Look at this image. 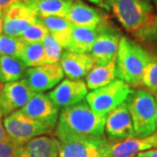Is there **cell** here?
<instances>
[{
	"instance_id": "cell-1",
	"label": "cell",
	"mask_w": 157,
	"mask_h": 157,
	"mask_svg": "<svg viewBox=\"0 0 157 157\" xmlns=\"http://www.w3.org/2000/svg\"><path fill=\"white\" fill-rule=\"evenodd\" d=\"M111 11L135 39L143 42L157 39V14L149 0H113Z\"/></svg>"
},
{
	"instance_id": "cell-2",
	"label": "cell",
	"mask_w": 157,
	"mask_h": 157,
	"mask_svg": "<svg viewBox=\"0 0 157 157\" xmlns=\"http://www.w3.org/2000/svg\"><path fill=\"white\" fill-rule=\"evenodd\" d=\"M106 114L95 113L85 101L63 107L59 113L55 134L66 135H104Z\"/></svg>"
},
{
	"instance_id": "cell-3",
	"label": "cell",
	"mask_w": 157,
	"mask_h": 157,
	"mask_svg": "<svg viewBox=\"0 0 157 157\" xmlns=\"http://www.w3.org/2000/svg\"><path fill=\"white\" fill-rule=\"evenodd\" d=\"M151 56L139 44L122 36L116 56V77L130 86H142L144 73Z\"/></svg>"
},
{
	"instance_id": "cell-4",
	"label": "cell",
	"mask_w": 157,
	"mask_h": 157,
	"mask_svg": "<svg viewBox=\"0 0 157 157\" xmlns=\"http://www.w3.org/2000/svg\"><path fill=\"white\" fill-rule=\"evenodd\" d=\"M133 121L135 138H146L157 130L155 125L156 101L151 92L144 89L133 90L127 101Z\"/></svg>"
},
{
	"instance_id": "cell-5",
	"label": "cell",
	"mask_w": 157,
	"mask_h": 157,
	"mask_svg": "<svg viewBox=\"0 0 157 157\" xmlns=\"http://www.w3.org/2000/svg\"><path fill=\"white\" fill-rule=\"evenodd\" d=\"M59 140V157H112V143L102 136L66 135Z\"/></svg>"
},
{
	"instance_id": "cell-6",
	"label": "cell",
	"mask_w": 157,
	"mask_h": 157,
	"mask_svg": "<svg viewBox=\"0 0 157 157\" xmlns=\"http://www.w3.org/2000/svg\"><path fill=\"white\" fill-rule=\"evenodd\" d=\"M132 92L128 84L116 78L105 86L92 90L86 98L87 104L94 112L107 115L108 113L126 102Z\"/></svg>"
},
{
	"instance_id": "cell-7",
	"label": "cell",
	"mask_w": 157,
	"mask_h": 157,
	"mask_svg": "<svg viewBox=\"0 0 157 157\" xmlns=\"http://www.w3.org/2000/svg\"><path fill=\"white\" fill-rule=\"evenodd\" d=\"M3 124L8 137L20 146L35 137L49 135L53 130L50 126L28 117L19 110L5 118Z\"/></svg>"
},
{
	"instance_id": "cell-8",
	"label": "cell",
	"mask_w": 157,
	"mask_h": 157,
	"mask_svg": "<svg viewBox=\"0 0 157 157\" xmlns=\"http://www.w3.org/2000/svg\"><path fill=\"white\" fill-rule=\"evenodd\" d=\"M64 77L60 63L44 64L26 69L23 80L33 92L43 93L52 89Z\"/></svg>"
},
{
	"instance_id": "cell-9",
	"label": "cell",
	"mask_w": 157,
	"mask_h": 157,
	"mask_svg": "<svg viewBox=\"0 0 157 157\" xmlns=\"http://www.w3.org/2000/svg\"><path fill=\"white\" fill-rule=\"evenodd\" d=\"M35 94L23 79L6 83L0 92V118L5 119L20 110Z\"/></svg>"
},
{
	"instance_id": "cell-10",
	"label": "cell",
	"mask_w": 157,
	"mask_h": 157,
	"mask_svg": "<svg viewBox=\"0 0 157 157\" xmlns=\"http://www.w3.org/2000/svg\"><path fill=\"white\" fill-rule=\"evenodd\" d=\"M37 19V13L22 0H18L4 11L3 34L19 38L24 30Z\"/></svg>"
},
{
	"instance_id": "cell-11",
	"label": "cell",
	"mask_w": 157,
	"mask_h": 157,
	"mask_svg": "<svg viewBox=\"0 0 157 157\" xmlns=\"http://www.w3.org/2000/svg\"><path fill=\"white\" fill-rule=\"evenodd\" d=\"M121 35L107 22L101 34L96 39L90 51V55L95 62V66H104L111 62L117 56Z\"/></svg>"
},
{
	"instance_id": "cell-12",
	"label": "cell",
	"mask_w": 157,
	"mask_h": 157,
	"mask_svg": "<svg viewBox=\"0 0 157 157\" xmlns=\"http://www.w3.org/2000/svg\"><path fill=\"white\" fill-rule=\"evenodd\" d=\"M19 111L28 117L50 126L53 129L58 123L60 113L59 107L51 101L48 94L43 93L35 94Z\"/></svg>"
},
{
	"instance_id": "cell-13",
	"label": "cell",
	"mask_w": 157,
	"mask_h": 157,
	"mask_svg": "<svg viewBox=\"0 0 157 157\" xmlns=\"http://www.w3.org/2000/svg\"><path fill=\"white\" fill-rule=\"evenodd\" d=\"M105 131L113 140L135 138L133 121L126 102L107 113Z\"/></svg>"
},
{
	"instance_id": "cell-14",
	"label": "cell",
	"mask_w": 157,
	"mask_h": 157,
	"mask_svg": "<svg viewBox=\"0 0 157 157\" xmlns=\"http://www.w3.org/2000/svg\"><path fill=\"white\" fill-rule=\"evenodd\" d=\"M87 86L82 79L66 78L47 94L58 107H66L82 101L87 95Z\"/></svg>"
},
{
	"instance_id": "cell-15",
	"label": "cell",
	"mask_w": 157,
	"mask_h": 157,
	"mask_svg": "<svg viewBox=\"0 0 157 157\" xmlns=\"http://www.w3.org/2000/svg\"><path fill=\"white\" fill-rule=\"evenodd\" d=\"M65 17L75 26L96 27L107 22L109 16L101 9L90 6L81 0H74Z\"/></svg>"
},
{
	"instance_id": "cell-16",
	"label": "cell",
	"mask_w": 157,
	"mask_h": 157,
	"mask_svg": "<svg viewBox=\"0 0 157 157\" xmlns=\"http://www.w3.org/2000/svg\"><path fill=\"white\" fill-rule=\"evenodd\" d=\"M59 62L64 74L71 79L86 77L95 66L93 57L88 53H79L67 50L62 53Z\"/></svg>"
},
{
	"instance_id": "cell-17",
	"label": "cell",
	"mask_w": 157,
	"mask_h": 157,
	"mask_svg": "<svg viewBox=\"0 0 157 157\" xmlns=\"http://www.w3.org/2000/svg\"><path fill=\"white\" fill-rule=\"evenodd\" d=\"M19 157H59V140L46 135L35 137L21 146Z\"/></svg>"
},
{
	"instance_id": "cell-18",
	"label": "cell",
	"mask_w": 157,
	"mask_h": 157,
	"mask_svg": "<svg viewBox=\"0 0 157 157\" xmlns=\"http://www.w3.org/2000/svg\"><path fill=\"white\" fill-rule=\"evenodd\" d=\"M107 22L103 23L96 27H84L74 25L72 41L67 50L79 53L90 52L96 39L101 34L104 25Z\"/></svg>"
},
{
	"instance_id": "cell-19",
	"label": "cell",
	"mask_w": 157,
	"mask_h": 157,
	"mask_svg": "<svg viewBox=\"0 0 157 157\" xmlns=\"http://www.w3.org/2000/svg\"><path fill=\"white\" fill-rule=\"evenodd\" d=\"M39 22L43 24L63 49H67L72 41V35L74 25L66 17H38Z\"/></svg>"
},
{
	"instance_id": "cell-20",
	"label": "cell",
	"mask_w": 157,
	"mask_h": 157,
	"mask_svg": "<svg viewBox=\"0 0 157 157\" xmlns=\"http://www.w3.org/2000/svg\"><path fill=\"white\" fill-rule=\"evenodd\" d=\"M33 10L38 17H65L74 0H22Z\"/></svg>"
},
{
	"instance_id": "cell-21",
	"label": "cell",
	"mask_w": 157,
	"mask_h": 157,
	"mask_svg": "<svg viewBox=\"0 0 157 157\" xmlns=\"http://www.w3.org/2000/svg\"><path fill=\"white\" fill-rule=\"evenodd\" d=\"M154 147L151 136L146 138H130L112 144V157H135L139 153Z\"/></svg>"
},
{
	"instance_id": "cell-22",
	"label": "cell",
	"mask_w": 157,
	"mask_h": 157,
	"mask_svg": "<svg viewBox=\"0 0 157 157\" xmlns=\"http://www.w3.org/2000/svg\"><path fill=\"white\" fill-rule=\"evenodd\" d=\"M86 77V86L94 90L110 84L116 79V58L104 66H94Z\"/></svg>"
},
{
	"instance_id": "cell-23",
	"label": "cell",
	"mask_w": 157,
	"mask_h": 157,
	"mask_svg": "<svg viewBox=\"0 0 157 157\" xmlns=\"http://www.w3.org/2000/svg\"><path fill=\"white\" fill-rule=\"evenodd\" d=\"M26 69L27 67L19 58L0 54L1 84H6L22 79Z\"/></svg>"
},
{
	"instance_id": "cell-24",
	"label": "cell",
	"mask_w": 157,
	"mask_h": 157,
	"mask_svg": "<svg viewBox=\"0 0 157 157\" xmlns=\"http://www.w3.org/2000/svg\"><path fill=\"white\" fill-rule=\"evenodd\" d=\"M19 59L27 67H35L46 64L43 43H25Z\"/></svg>"
},
{
	"instance_id": "cell-25",
	"label": "cell",
	"mask_w": 157,
	"mask_h": 157,
	"mask_svg": "<svg viewBox=\"0 0 157 157\" xmlns=\"http://www.w3.org/2000/svg\"><path fill=\"white\" fill-rule=\"evenodd\" d=\"M25 42L20 38L0 35V54L19 58Z\"/></svg>"
},
{
	"instance_id": "cell-26",
	"label": "cell",
	"mask_w": 157,
	"mask_h": 157,
	"mask_svg": "<svg viewBox=\"0 0 157 157\" xmlns=\"http://www.w3.org/2000/svg\"><path fill=\"white\" fill-rule=\"evenodd\" d=\"M42 43L45 50V63L54 64L60 61L63 47L50 33L45 36Z\"/></svg>"
},
{
	"instance_id": "cell-27",
	"label": "cell",
	"mask_w": 157,
	"mask_h": 157,
	"mask_svg": "<svg viewBox=\"0 0 157 157\" xmlns=\"http://www.w3.org/2000/svg\"><path fill=\"white\" fill-rule=\"evenodd\" d=\"M49 33V31L43 24L36 22L31 24L29 26L24 30L22 34L20 35V39L25 43H34V42H42L45 36Z\"/></svg>"
},
{
	"instance_id": "cell-28",
	"label": "cell",
	"mask_w": 157,
	"mask_h": 157,
	"mask_svg": "<svg viewBox=\"0 0 157 157\" xmlns=\"http://www.w3.org/2000/svg\"><path fill=\"white\" fill-rule=\"evenodd\" d=\"M142 86L151 92L157 93V57L151 56L144 73Z\"/></svg>"
},
{
	"instance_id": "cell-29",
	"label": "cell",
	"mask_w": 157,
	"mask_h": 157,
	"mask_svg": "<svg viewBox=\"0 0 157 157\" xmlns=\"http://www.w3.org/2000/svg\"><path fill=\"white\" fill-rule=\"evenodd\" d=\"M21 146L10 138L0 141V157H19Z\"/></svg>"
},
{
	"instance_id": "cell-30",
	"label": "cell",
	"mask_w": 157,
	"mask_h": 157,
	"mask_svg": "<svg viewBox=\"0 0 157 157\" xmlns=\"http://www.w3.org/2000/svg\"><path fill=\"white\" fill-rule=\"evenodd\" d=\"M91 3L94 4L96 6H100L102 9H105L106 11H110L112 10V6L113 0H87Z\"/></svg>"
},
{
	"instance_id": "cell-31",
	"label": "cell",
	"mask_w": 157,
	"mask_h": 157,
	"mask_svg": "<svg viewBox=\"0 0 157 157\" xmlns=\"http://www.w3.org/2000/svg\"><path fill=\"white\" fill-rule=\"evenodd\" d=\"M136 157H157V149H148L140 152Z\"/></svg>"
},
{
	"instance_id": "cell-32",
	"label": "cell",
	"mask_w": 157,
	"mask_h": 157,
	"mask_svg": "<svg viewBox=\"0 0 157 157\" xmlns=\"http://www.w3.org/2000/svg\"><path fill=\"white\" fill-rule=\"evenodd\" d=\"M18 0H0V9L5 11L8 7H10L11 5H13Z\"/></svg>"
},
{
	"instance_id": "cell-33",
	"label": "cell",
	"mask_w": 157,
	"mask_h": 157,
	"mask_svg": "<svg viewBox=\"0 0 157 157\" xmlns=\"http://www.w3.org/2000/svg\"><path fill=\"white\" fill-rule=\"evenodd\" d=\"M8 135L6 133V128L4 127V124H3V119L0 118V141H3V140L8 139Z\"/></svg>"
},
{
	"instance_id": "cell-34",
	"label": "cell",
	"mask_w": 157,
	"mask_h": 157,
	"mask_svg": "<svg viewBox=\"0 0 157 157\" xmlns=\"http://www.w3.org/2000/svg\"><path fill=\"white\" fill-rule=\"evenodd\" d=\"M3 21H4V11L0 9V35L3 34Z\"/></svg>"
},
{
	"instance_id": "cell-35",
	"label": "cell",
	"mask_w": 157,
	"mask_h": 157,
	"mask_svg": "<svg viewBox=\"0 0 157 157\" xmlns=\"http://www.w3.org/2000/svg\"><path fill=\"white\" fill-rule=\"evenodd\" d=\"M150 136H151L152 141H153V145L155 147H157V130Z\"/></svg>"
},
{
	"instance_id": "cell-36",
	"label": "cell",
	"mask_w": 157,
	"mask_h": 157,
	"mask_svg": "<svg viewBox=\"0 0 157 157\" xmlns=\"http://www.w3.org/2000/svg\"><path fill=\"white\" fill-rule=\"evenodd\" d=\"M155 125H156V128H157V102H156V107H155Z\"/></svg>"
},
{
	"instance_id": "cell-37",
	"label": "cell",
	"mask_w": 157,
	"mask_h": 157,
	"mask_svg": "<svg viewBox=\"0 0 157 157\" xmlns=\"http://www.w3.org/2000/svg\"><path fill=\"white\" fill-rule=\"evenodd\" d=\"M151 1L154 3V4H155V6H156V8H157V0H151Z\"/></svg>"
},
{
	"instance_id": "cell-38",
	"label": "cell",
	"mask_w": 157,
	"mask_h": 157,
	"mask_svg": "<svg viewBox=\"0 0 157 157\" xmlns=\"http://www.w3.org/2000/svg\"><path fill=\"white\" fill-rule=\"evenodd\" d=\"M3 86H4V85L0 83V92H1V90H2V88H3Z\"/></svg>"
},
{
	"instance_id": "cell-39",
	"label": "cell",
	"mask_w": 157,
	"mask_h": 157,
	"mask_svg": "<svg viewBox=\"0 0 157 157\" xmlns=\"http://www.w3.org/2000/svg\"><path fill=\"white\" fill-rule=\"evenodd\" d=\"M155 101H156L157 102V93H156V96H155Z\"/></svg>"
}]
</instances>
